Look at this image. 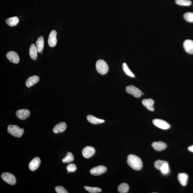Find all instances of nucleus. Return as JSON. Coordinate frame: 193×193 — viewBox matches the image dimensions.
Wrapping results in <instances>:
<instances>
[{"label": "nucleus", "mask_w": 193, "mask_h": 193, "mask_svg": "<svg viewBox=\"0 0 193 193\" xmlns=\"http://www.w3.org/2000/svg\"><path fill=\"white\" fill-rule=\"evenodd\" d=\"M36 48L38 52L42 53L44 46V38L42 36L39 37L36 41Z\"/></svg>", "instance_id": "412c9836"}, {"label": "nucleus", "mask_w": 193, "mask_h": 193, "mask_svg": "<svg viewBox=\"0 0 193 193\" xmlns=\"http://www.w3.org/2000/svg\"><path fill=\"white\" fill-rule=\"evenodd\" d=\"M37 49L34 44H32L30 47L29 53L30 57L32 59L35 60L37 58Z\"/></svg>", "instance_id": "aec40b11"}, {"label": "nucleus", "mask_w": 193, "mask_h": 193, "mask_svg": "<svg viewBox=\"0 0 193 193\" xmlns=\"http://www.w3.org/2000/svg\"><path fill=\"white\" fill-rule=\"evenodd\" d=\"M66 169L69 172H74L77 170V167L75 164H71L67 166Z\"/></svg>", "instance_id": "7c9ffc66"}, {"label": "nucleus", "mask_w": 193, "mask_h": 193, "mask_svg": "<svg viewBox=\"0 0 193 193\" xmlns=\"http://www.w3.org/2000/svg\"><path fill=\"white\" fill-rule=\"evenodd\" d=\"M95 150L94 147L90 146H87L82 150V153L83 156L86 159H88L92 156L94 155Z\"/></svg>", "instance_id": "1a4fd4ad"}, {"label": "nucleus", "mask_w": 193, "mask_h": 193, "mask_svg": "<svg viewBox=\"0 0 193 193\" xmlns=\"http://www.w3.org/2000/svg\"><path fill=\"white\" fill-rule=\"evenodd\" d=\"M183 18L186 21L189 22H193V13L188 12L183 15Z\"/></svg>", "instance_id": "c85d7f7f"}, {"label": "nucleus", "mask_w": 193, "mask_h": 193, "mask_svg": "<svg viewBox=\"0 0 193 193\" xmlns=\"http://www.w3.org/2000/svg\"><path fill=\"white\" fill-rule=\"evenodd\" d=\"M142 103L145 107L150 111H153L154 110L153 108V105L154 104V101L152 99H145L142 101Z\"/></svg>", "instance_id": "dca6fc26"}, {"label": "nucleus", "mask_w": 193, "mask_h": 193, "mask_svg": "<svg viewBox=\"0 0 193 193\" xmlns=\"http://www.w3.org/2000/svg\"><path fill=\"white\" fill-rule=\"evenodd\" d=\"M188 150L191 152L193 153V145L188 147Z\"/></svg>", "instance_id": "473e14b6"}, {"label": "nucleus", "mask_w": 193, "mask_h": 193, "mask_svg": "<svg viewBox=\"0 0 193 193\" xmlns=\"http://www.w3.org/2000/svg\"><path fill=\"white\" fill-rule=\"evenodd\" d=\"M127 164L133 170L139 171L142 168V162L140 157L134 155H129L127 157Z\"/></svg>", "instance_id": "f257e3e1"}, {"label": "nucleus", "mask_w": 193, "mask_h": 193, "mask_svg": "<svg viewBox=\"0 0 193 193\" xmlns=\"http://www.w3.org/2000/svg\"><path fill=\"white\" fill-rule=\"evenodd\" d=\"M74 159L72 153L68 152L67 153L66 156L62 159V161L63 162L66 163H69L73 161Z\"/></svg>", "instance_id": "bb28decb"}, {"label": "nucleus", "mask_w": 193, "mask_h": 193, "mask_svg": "<svg viewBox=\"0 0 193 193\" xmlns=\"http://www.w3.org/2000/svg\"><path fill=\"white\" fill-rule=\"evenodd\" d=\"M96 69L100 74L105 75L108 72V66L107 63L102 60H97L96 62Z\"/></svg>", "instance_id": "7ed1b4c3"}, {"label": "nucleus", "mask_w": 193, "mask_h": 193, "mask_svg": "<svg viewBox=\"0 0 193 193\" xmlns=\"http://www.w3.org/2000/svg\"><path fill=\"white\" fill-rule=\"evenodd\" d=\"M1 177L3 180L10 185H14L16 183V179L14 176L9 172L2 173Z\"/></svg>", "instance_id": "20e7f679"}, {"label": "nucleus", "mask_w": 193, "mask_h": 193, "mask_svg": "<svg viewBox=\"0 0 193 193\" xmlns=\"http://www.w3.org/2000/svg\"><path fill=\"white\" fill-rule=\"evenodd\" d=\"M188 178V175L186 173H179L177 176V179L179 183L183 186L187 185Z\"/></svg>", "instance_id": "a211bd4d"}, {"label": "nucleus", "mask_w": 193, "mask_h": 193, "mask_svg": "<svg viewBox=\"0 0 193 193\" xmlns=\"http://www.w3.org/2000/svg\"><path fill=\"white\" fill-rule=\"evenodd\" d=\"M6 22L8 25L11 27L16 25L19 22V19L18 17H11L6 19Z\"/></svg>", "instance_id": "4be33fe9"}, {"label": "nucleus", "mask_w": 193, "mask_h": 193, "mask_svg": "<svg viewBox=\"0 0 193 193\" xmlns=\"http://www.w3.org/2000/svg\"><path fill=\"white\" fill-rule=\"evenodd\" d=\"M84 189L90 193H97L101 192L102 190L100 188L97 187H91L89 186H85Z\"/></svg>", "instance_id": "393cba45"}, {"label": "nucleus", "mask_w": 193, "mask_h": 193, "mask_svg": "<svg viewBox=\"0 0 193 193\" xmlns=\"http://www.w3.org/2000/svg\"><path fill=\"white\" fill-rule=\"evenodd\" d=\"M167 162H168L162 161V160H157L155 163L154 165L155 168L157 170H160L163 165Z\"/></svg>", "instance_id": "c756f323"}, {"label": "nucleus", "mask_w": 193, "mask_h": 193, "mask_svg": "<svg viewBox=\"0 0 193 193\" xmlns=\"http://www.w3.org/2000/svg\"><path fill=\"white\" fill-rule=\"evenodd\" d=\"M7 131L12 136L20 137L24 132V129L20 128L17 125H10L8 127Z\"/></svg>", "instance_id": "f03ea898"}, {"label": "nucleus", "mask_w": 193, "mask_h": 193, "mask_svg": "<svg viewBox=\"0 0 193 193\" xmlns=\"http://www.w3.org/2000/svg\"><path fill=\"white\" fill-rule=\"evenodd\" d=\"M175 3L178 5L185 6H190L192 3L190 0H176Z\"/></svg>", "instance_id": "a878e982"}, {"label": "nucleus", "mask_w": 193, "mask_h": 193, "mask_svg": "<svg viewBox=\"0 0 193 193\" xmlns=\"http://www.w3.org/2000/svg\"><path fill=\"white\" fill-rule=\"evenodd\" d=\"M107 171V168L105 166H98L91 169L90 173L92 175L97 176L103 174Z\"/></svg>", "instance_id": "9d476101"}, {"label": "nucleus", "mask_w": 193, "mask_h": 193, "mask_svg": "<svg viewBox=\"0 0 193 193\" xmlns=\"http://www.w3.org/2000/svg\"><path fill=\"white\" fill-rule=\"evenodd\" d=\"M6 57L10 62L14 64H18L19 57L18 54L14 51H10L6 54Z\"/></svg>", "instance_id": "0eeeda50"}, {"label": "nucleus", "mask_w": 193, "mask_h": 193, "mask_svg": "<svg viewBox=\"0 0 193 193\" xmlns=\"http://www.w3.org/2000/svg\"><path fill=\"white\" fill-rule=\"evenodd\" d=\"M67 128V124L64 122H60L54 127L53 131L54 133H58L64 132Z\"/></svg>", "instance_id": "2eb2a0df"}, {"label": "nucleus", "mask_w": 193, "mask_h": 193, "mask_svg": "<svg viewBox=\"0 0 193 193\" xmlns=\"http://www.w3.org/2000/svg\"><path fill=\"white\" fill-rule=\"evenodd\" d=\"M152 146L155 150L158 151L164 150L167 147V145L165 143L161 141L154 142L152 144Z\"/></svg>", "instance_id": "f3484780"}, {"label": "nucleus", "mask_w": 193, "mask_h": 193, "mask_svg": "<svg viewBox=\"0 0 193 193\" xmlns=\"http://www.w3.org/2000/svg\"><path fill=\"white\" fill-rule=\"evenodd\" d=\"M152 122L155 126L162 129H170L171 127L170 125L168 122L160 119H154Z\"/></svg>", "instance_id": "423d86ee"}, {"label": "nucleus", "mask_w": 193, "mask_h": 193, "mask_svg": "<svg viewBox=\"0 0 193 193\" xmlns=\"http://www.w3.org/2000/svg\"><path fill=\"white\" fill-rule=\"evenodd\" d=\"M125 90L127 93L137 98L140 97L142 94L141 91L133 85L127 86Z\"/></svg>", "instance_id": "39448f33"}, {"label": "nucleus", "mask_w": 193, "mask_h": 193, "mask_svg": "<svg viewBox=\"0 0 193 193\" xmlns=\"http://www.w3.org/2000/svg\"><path fill=\"white\" fill-rule=\"evenodd\" d=\"M40 78L37 75H33L28 78L25 82L26 86L29 88L33 86L39 82Z\"/></svg>", "instance_id": "4468645a"}, {"label": "nucleus", "mask_w": 193, "mask_h": 193, "mask_svg": "<svg viewBox=\"0 0 193 193\" xmlns=\"http://www.w3.org/2000/svg\"><path fill=\"white\" fill-rule=\"evenodd\" d=\"M57 32L55 30H52L49 36L48 40V44L50 47H55L57 43V40L56 38Z\"/></svg>", "instance_id": "6e6552de"}, {"label": "nucleus", "mask_w": 193, "mask_h": 193, "mask_svg": "<svg viewBox=\"0 0 193 193\" xmlns=\"http://www.w3.org/2000/svg\"><path fill=\"white\" fill-rule=\"evenodd\" d=\"M122 69L125 73L127 75L131 77H134L135 76L132 73V71L130 70L129 67H128L127 65L125 63H123L122 64Z\"/></svg>", "instance_id": "b1692460"}, {"label": "nucleus", "mask_w": 193, "mask_h": 193, "mask_svg": "<svg viewBox=\"0 0 193 193\" xmlns=\"http://www.w3.org/2000/svg\"><path fill=\"white\" fill-rule=\"evenodd\" d=\"M87 118L88 122L93 124H99L103 123L105 122V121L102 119L98 118L91 115H89L87 116Z\"/></svg>", "instance_id": "6ab92c4d"}, {"label": "nucleus", "mask_w": 193, "mask_h": 193, "mask_svg": "<svg viewBox=\"0 0 193 193\" xmlns=\"http://www.w3.org/2000/svg\"><path fill=\"white\" fill-rule=\"evenodd\" d=\"M55 190L58 193H68L67 190L62 186H57L56 187Z\"/></svg>", "instance_id": "2f4dec72"}, {"label": "nucleus", "mask_w": 193, "mask_h": 193, "mask_svg": "<svg viewBox=\"0 0 193 193\" xmlns=\"http://www.w3.org/2000/svg\"><path fill=\"white\" fill-rule=\"evenodd\" d=\"M30 114L29 110L27 109H22L17 110L16 115L17 118L21 120H24L29 117Z\"/></svg>", "instance_id": "f8f14e48"}, {"label": "nucleus", "mask_w": 193, "mask_h": 193, "mask_svg": "<svg viewBox=\"0 0 193 193\" xmlns=\"http://www.w3.org/2000/svg\"><path fill=\"white\" fill-rule=\"evenodd\" d=\"M129 186L126 183H123L118 186V191L120 193H126L128 192Z\"/></svg>", "instance_id": "5701e85b"}, {"label": "nucleus", "mask_w": 193, "mask_h": 193, "mask_svg": "<svg viewBox=\"0 0 193 193\" xmlns=\"http://www.w3.org/2000/svg\"><path fill=\"white\" fill-rule=\"evenodd\" d=\"M160 171H161L162 174L164 175L168 174L169 172H170V168H169L168 162L163 165L161 169H160Z\"/></svg>", "instance_id": "cd10ccee"}, {"label": "nucleus", "mask_w": 193, "mask_h": 193, "mask_svg": "<svg viewBox=\"0 0 193 193\" xmlns=\"http://www.w3.org/2000/svg\"><path fill=\"white\" fill-rule=\"evenodd\" d=\"M41 161L38 157H35L30 162L29 164V170L31 171H34L37 170L40 166Z\"/></svg>", "instance_id": "9b49d317"}, {"label": "nucleus", "mask_w": 193, "mask_h": 193, "mask_svg": "<svg viewBox=\"0 0 193 193\" xmlns=\"http://www.w3.org/2000/svg\"><path fill=\"white\" fill-rule=\"evenodd\" d=\"M184 49L186 52L190 54H193V41L187 40L184 41L183 43Z\"/></svg>", "instance_id": "ddd939ff"}]
</instances>
